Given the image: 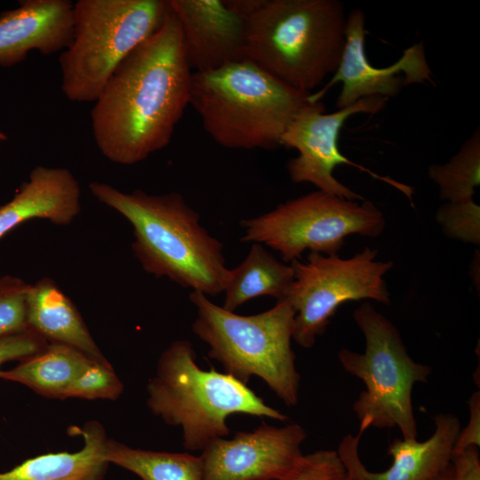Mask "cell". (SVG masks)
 I'll return each instance as SVG.
<instances>
[{"label":"cell","instance_id":"6da1fadb","mask_svg":"<svg viewBox=\"0 0 480 480\" xmlns=\"http://www.w3.org/2000/svg\"><path fill=\"white\" fill-rule=\"evenodd\" d=\"M192 73L170 7L161 27L121 61L94 101L92 129L100 153L131 165L165 148L189 104Z\"/></svg>","mask_w":480,"mask_h":480},{"label":"cell","instance_id":"7a4b0ae2","mask_svg":"<svg viewBox=\"0 0 480 480\" xmlns=\"http://www.w3.org/2000/svg\"><path fill=\"white\" fill-rule=\"evenodd\" d=\"M89 188L131 223L132 250L146 272L207 297L223 292L229 276L223 244L202 227L199 213L180 194L124 193L98 181Z\"/></svg>","mask_w":480,"mask_h":480},{"label":"cell","instance_id":"3957f363","mask_svg":"<svg viewBox=\"0 0 480 480\" xmlns=\"http://www.w3.org/2000/svg\"><path fill=\"white\" fill-rule=\"evenodd\" d=\"M246 18V59L302 92L333 75L346 42L338 0H256Z\"/></svg>","mask_w":480,"mask_h":480},{"label":"cell","instance_id":"277c9868","mask_svg":"<svg viewBox=\"0 0 480 480\" xmlns=\"http://www.w3.org/2000/svg\"><path fill=\"white\" fill-rule=\"evenodd\" d=\"M309 92L297 90L248 59L207 72H193L189 104L220 146L271 149Z\"/></svg>","mask_w":480,"mask_h":480},{"label":"cell","instance_id":"5b68a950","mask_svg":"<svg viewBox=\"0 0 480 480\" xmlns=\"http://www.w3.org/2000/svg\"><path fill=\"white\" fill-rule=\"evenodd\" d=\"M188 340H173L161 354L147 385V405L166 424L182 431L183 446L203 451L229 434L228 417L243 413L286 421L288 417L229 374L205 371Z\"/></svg>","mask_w":480,"mask_h":480},{"label":"cell","instance_id":"8992f818","mask_svg":"<svg viewBox=\"0 0 480 480\" xmlns=\"http://www.w3.org/2000/svg\"><path fill=\"white\" fill-rule=\"evenodd\" d=\"M189 300L196 309L192 331L225 373L245 385L257 376L285 405H297L300 375L292 348L296 312L287 300L251 316L228 311L198 292H191Z\"/></svg>","mask_w":480,"mask_h":480},{"label":"cell","instance_id":"52a82bcc","mask_svg":"<svg viewBox=\"0 0 480 480\" xmlns=\"http://www.w3.org/2000/svg\"><path fill=\"white\" fill-rule=\"evenodd\" d=\"M165 0H78L73 31L59 56L61 90L75 102H94L121 61L164 23Z\"/></svg>","mask_w":480,"mask_h":480},{"label":"cell","instance_id":"ba28073f","mask_svg":"<svg viewBox=\"0 0 480 480\" xmlns=\"http://www.w3.org/2000/svg\"><path fill=\"white\" fill-rule=\"evenodd\" d=\"M353 317L364 336V352L344 348L338 359L365 386L353 404L358 434L369 428H397L403 438H416L412 389L418 382H428L432 369L410 356L396 326L371 303L359 305Z\"/></svg>","mask_w":480,"mask_h":480},{"label":"cell","instance_id":"9c48e42d","mask_svg":"<svg viewBox=\"0 0 480 480\" xmlns=\"http://www.w3.org/2000/svg\"><path fill=\"white\" fill-rule=\"evenodd\" d=\"M241 226L244 229L241 241L265 244L292 262L306 250L335 255L349 235L379 236L386 220L370 201L348 200L316 190L242 220Z\"/></svg>","mask_w":480,"mask_h":480},{"label":"cell","instance_id":"30bf717a","mask_svg":"<svg viewBox=\"0 0 480 480\" xmlns=\"http://www.w3.org/2000/svg\"><path fill=\"white\" fill-rule=\"evenodd\" d=\"M378 250L365 247L351 258L309 252L306 262L292 260L293 281L285 296L295 309L292 340L312 348L338 308L350 300L390 303L384 275L392 261L376 260Z\"/></svg>","mask_w":480,"mask_h":480},{"label":"cell","instance_id":"8fae6325","mask_svg":"<svg viewBox=\"0 0 480 480\" xmlns=\"http://www.w3.org/2000/svg\"><path fill=\"white\" fill-rule=\"evenodd\" d=\"M388 98L373 96L361 99L333 113H324L319 100L308 101L294 116L284 132L280 146L295 148L299 155L288 160L286 169L294 183H310L321 190L348 200H364L340 182L333 175L339 164H349L367 172L372 177L390 184L410 199L413 189L388 177H382L350 161L340 151L338 138L344 123L359 113L376 114L385 106Z\"/></svg>","mask_w":480,"mask_h":480},{"label":"cell","instance_id":"7c38bea8","mask_svg":"<svg viewBox=\"0 0 480 480\" xmlns=\"http://www.w3.org/2000/svg\"><path fill=\"white\" fill-rule=\"evenodd\" d=\"M306 430L292 423L275 427L263 422L232 438H218L200 455L203 480H284L303 453Z\"/></svg>","mask_w":480,"mask_h":480},{"label":"cell","instance_id":"4fadbf2b","mask_svg":"<svg viewBox=\"0 0 480 480\" xmlns=\"http://www.w3.org/2000/svg\"><path fill=\"white\" fill-rule=\"evenodd\" d=\"M364 38V14L354 9L347 17L346 42L340 65L324 88L310 93L309 102L319 101L339 82L342 88L336 108L340 109L367 97H395L404 85L431 81L432 71L422 42L407 48L393 65L380 68L367 60Z\"/></svg>","mask_w":480,"mask_h":480},{"label":"cell","instance_id":"5bb4252c","mask_svg":"<svg viewBox=\"0 0 480 480\" xmlns=\"http://www.w3.org/2000/svg\"><path fill=\"white\" fill-rule=\"evenodd\" d=\"M177 17L188 62L207 72L246 59V18L227 0H168Z\"/></svg>","mask_w":480,"mask_h":480},{"label":"cell","instance_id":"9a60e30c","mask_svg":"<svg viewBox=\"0 0 480 480\" xmlns=\"http://www.w3.org/2000/svg\"><path fill=\"white\" fill-rule=\"evenodd\" d=\"M73 3L69 0H26L0 15V66L22 61L30 51L50 55L71 42Z\"/></svg>","mask_w":480,"mask_h":480},{"label":"cell","instance_id":"2e32d148","mask_svg":"<svg viewBox=\"0 0 480 480\" xmlns=\"http://www.w3.org/2000/svg\"><path fill=\"white\" fill-rule=\"evenodd\" d=\"M80 196L79 183L68 169L36 166L13 198L0 207V238L33 219L68 225L81 210Z\"/></svg>","mask_w":480,"mask_h":480},{"label":"cell","instance_id":"e0dca14e","mask_svg":"<svg viewBox=\"0 0 480 480\" xmlns=\"http://www.w3.org/2000/svg\"><path fill=\"white\" fill-rule=\"evenodd\" d=\"M26 310L28 328L49 343L63 344L96 362L110 364L98 348L74 303L51 278L44 277L29 284Z\"/></svg>","mask_w":480,"mask_h":480},{"label":"cell","instance_id":"ac0fdd59","mask_svg":"<svg viewBox=\"0 0 480 480\" xmlns=\"http://www.w3.org/2000/svg\"><path fill=\"white\" fill-rule=\"evenodd\" d=\"M73 432L84 439L83 447L74 452H50L22 461L0 473V480H103L109 462L106 459L108 437L97 420H89Z\"/></svg>","mask_w":480,"mask_h":480},{"label":"cell","instance_id":"d6986e66","mask_svg":"<svg viewBox=\"0 0 480 480\" xmlns=\"http://www.w3.org/2000/svg\"><path fill=\"white\" fill-rule=\"evenodd\" d=\"M435 430L423 442L395 439L388 446L391 466L383 472L364 470L367 480H433L451 465L452 450L461 429L457 416L439 413Z\"/></svg>","mask_w":480,"mask_h":480},{"label":"cell","instance_id":"ffe728a7","mask_svg":"<svg viewBox=\"0 0 480 480\" xmlns=\"http://www.w3.org/2000/svg\"><path fill=\"white\" fill-rule=\"evenodd\" d=\"M293 277L292 265L279 261L263 244L253 243L245 259L229 268L221 307L234 312L246 301L258 297L283 300Z\"/></svg>","mask_w":480,"mask_h":480},{"label":"cell","instance_id":"44dd1931","mask_svg":"<svg viewBox=\"0 0 480 480\" xmlns=\"http://www.w3.org/2000/svg\"><path fill=\"white\" fill-rule=\"evenodd\" d=\"M94 360L71 347L49 343L47 348L10 370H0V379L22 384L46 398L63 399L69 385Z\"/></svg>","mask_w":480,"mask_h":480},{"label":"cell","instance_id":"7402d4cb","mask_svg":"<svg viewBox=\"0 0 480 480\" xmlns=\"http://www.w3.org/2000/svg\"><path fill=\"white\" fill-rule=\"evenodd\" d=\"M106 459L141 480H203L200 456L137 449L108 438Z\"/></svg>","mask_w":480,"mask_h":480},{"label":"cell","instance_id":"603a6c76","mask_svg":"<svg viewBox=\"0 0 480 480\" xmlns=\"http://www.w3.org/2000/svg\"><path fill=\"white\" fill-rule=\"evenodd\" d=\"M428 177L439 187V196L448 203L473 200L480 185V132L461 145L459 152L444 164L428 167Z\"/></svg>","mask_w":480,"mask_h":480},{"label":"cell","instance_id":"cb8c5ba5","mask_svg":"<svg viewBox=\"0 0 480 480\" xmlns=\"http://www.w3.org/2000/svg\"><path fill=\"white\" fill-rule=\"evenodd\" d=\"M124 387L111 364L93 361L67 388L63 399L116 400Z\"/></svg>","mask_w":480,"mask_h":480},{"label":"cell","instance_id":"d4e9b609","mask_svg":"<svg viewBox=\"0 0 480 480\" xmlns=\"http://www.w3.org/2000/svg\"><path fill=\"white\" fill-rule=\"evenodd\" d=\"M436 219L448 237L479 245L480 207L474 200L444 204Z\"/></svg>","mask_w":480,"mask_h":480},{"label":"cell","instance_id":"484cf974","mask_svg":"<svg viewBox=\"0 0 480 480\" xmlns=\"http://www.w3.org/2000/svg\"><path fill=\"white\" fill-rule=\"evenodd\" d=\"M29 284L20 278L0 277V337L28 329L26 298Z\"/></svg>","mask_w":480,"mask_h":480},{"label":"cell","instance_id":"4316f807","mask_svg":"<svg viewBox=\"0 0 480 480\" xmlns=\"http://www.w3.org/2000/svg\"><path fill=\"white\" fill-rule=\"evenodd\" d=\"M284 480H348V470L338 451L319 450L303 454Z\"/></svg>","mask_w":480,"mask_h":480},{"label":"cell","instance_id":"83f0119b","mask_svg":"<svg viewBox=\"0 0 480 480\" xmlns=\"http://www.w3.org/2000/svg\"><path fill=\"white\" fill-rule=\"evenodd\" d=\"M49 342L28 328L0 337V366L10 361H22L44 351ZM1 370V369H0Z\"/></svg>","mask_w":480,"mask_h":480},{"label":"cell","instance_id":"f1b7e54d","mask_svg":"<svg viewBox=\"0 0 480 480\" xmlns=\"http://www.w3.org/2000/svg\"><path fill=\"white\" fill-rule=\"evenodd\" d=\"M469 420L467 426L459 433L452 454L470 446H480V392L472 394L468 401Z\"/></svg>","mask_w":480,"mask_h":480},{"label":"cell","instance_id":"f546056e","mask_svg":"<svg viewBox=\"0 0 480 480\" xmlns=\"http://www.w3.org/2000/svg\"><path fill=\"white\" fill-rule=\"evenodd\" d=\"M452 480H480L478 447L470 446L453 453L451 460Z\"/></svg>","mask_w":480,"mask_h":480},{"label":"cell","instance_id":"4dcf8cb0","mask_svg":"<svg viewBox=\"0 0 480 480\" xmlns=\"http://www.w3.org/2000/svg\"><path fill=\"white\" fill-rule=\"evenodd\" d=\"M361 436L360 434L347 435L342 438L338 448V452L348 470V480H367L364 476L366 468L362 463L358 452Z\"/></svg>","mask_w":480,"mask_h":480},{"label":"cell","instance_id":"1f68e13d","mask_svg":"<svg viewBox=\"0 0 480 480\" xmlns=\"http://www.w3.org/2000/svg\"><path fill=\"white\" fill-rule=\"evenodd\" d=\"M433 480H452L451 465L448 467V468L444 473H442L440 476H438L437 477H436Z\"/></svg>","mask_w":480,"mask_h":480}]
</instances>
